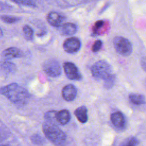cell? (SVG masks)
I'll use <instances>...</instances> for the list:
<instances>
[{"mask_svg": "<svg viewBox=\"0 0 146 146\" xmlns=\"http://www.w3.org/2000/svg\"><path fill=\"white\" fill-rule=\"evenodd\" d=\"M63 67L68 79L72 80H80L82 79V74L74 63L66 62L63 63Z\"/></svg>", "mask_w": 146, "mask_h": 146, "instance_id": "8992f818", "label": "cell"}, {"mask_svg": "<svg viewBox=\"0 0 146 146\" xmlns=\"http://www.w3.org/2000/svg\"><path fill=\"white\" fill-rule=\"evenodd\" d=\"M57 111H47L45 114H44V118L46 119V121L54 123L57 125L58 123L56 121V114Z\"/></svg>", "mask_w": 146, "mask_h": 146, "instance_id": "ac0fdd59", "label": "cell"}, {"mask_svg": "<svg viewBox=\"0 0 146 146\" xmlns=\"http://www.w3.org/2000/svg\"><path fill=\"white\" fill-rule=\"evenodd\" d=\"M102 46V40H96L94 42V44H93V46L92 47V51L93 52H96L99 51L100 50Z\"/></svg>", "mask_w": 146, "mask_h": 146, "instance_id": "603a6c76", "label": "cell"}, {"mask_svg": "<svg viewBox=\"0 0 146 146\" xmlns=\"http://www.w3.org/2000/svg\"><path fill=\"white\" fill-rule=\"evenodd\" d=\"M74 114L78 121L80 123H85L87 121L88 114L86 107L82 106L77 108L74 112Z\"/></svg>", "mask_w": 146, "mask_h": 146, "instance_id": "5bb4252c", "label": "cell"}, {"mask_svg": "<svg viewBox=\"0 0 146 146\" xmlns=\"http://www.w3.org/2000/svg\"><path fill=\"white\" fill-rule=\"evenodd\" d=\"M113 43L115 50L120 55L128 56L131 54L133 50L132 45L128 39L117 36L113 38Z\"/></svg>", "mask_w": 146, "mask_h": 146, "instance_id": "277c9868", "label": "cell"}, {"mask_svg": "<svg viewBox=\"0 0 146 146\" xmlns=\"http://www.w3.org/2000/svg\"><path fill=\"white\" fill-rule=\"evenodd\" d=\"M0 94L15 104L24 105L30 99L27 90L17 83H13L0 88Z\"/></svg>", "mask_w": 146, "mask_h": 146, "instance_id": "6da1fadb", "label": "cell"}, {"mask_svg": "<svg viewBox=\"0 0 146 146\" xmlns=\"http://www.w3.org/2000/svg\"><path fill=\"white\" fill-rule=\"evenodd\" d=\"M111 121L113 126L120 130H123L126 127L125 117L120 111L115 112L111 115Z\"/></svg>", "mask_w": 146, "mask_h": 146, "instance_id": "ba28073f", "label": "cell"}, {"mask_svg": "<svg viewBox=\"0 0 146 146\" xmlns=\"http://www.w3.org/2000/svg\"><path fill=\"white\" fill-rule=\"evenodd\" d=\"M2 35H3V32H2V29L0 27V37H1L2 36Z\"/></svg>", "mask_w": 146, "mask_h": 146, "instance_id": "4316f807", "label": "cell"}, {"mask_svg": "<svg viewBox=\"0 0 146 146\" xmlns=\"http://www.w3.org/2000/svg\"><path fill=\"white\" fill-rule=\"evenodd\" d=\"M129 99L130 102L135 105H141L146 103L145 96L140 94L132 93L129 95Z\"/></svg>", "mask_w": 146, "mask_h": 146, "instance_id": "9a60e30c", "label": "cell"}, {"mask_svg": "<svg viewBox=\"0 0 146 146\" xmlns=\"http://www.w3.org/2000/svg\"><path fill=\"white\" fill-rule=\"evenodd\" d=\"M42 130L46 137L55 146H64L66 142V135L55 124L45 121Z\"/></svg>", "mask_w": 146, "mask_h": 146, "instance_id": "7a4b0ae2", "label": "cell"}, {"mask_svg": "<svg viewBox=\"0 0 146 146\" xmlns=\"http://www.w3.org/2000/svg\"><path fill=\"white\" fill-rule=\"evenodd\" d=\"M59 32L63 35L71 36L76 33L77 31L76 26L72 23H65L58 27Z\"/></svg>", "mask_w": 146, "mask_h": 146, "instance_id": "8fae6325", "label": "cell"}, {"mask_svg": "<svg viewBox=\"0 0 146 146\" xmlns=\"http://www.w3.org/2000/svg\"><path fill=\"white\" fill-rule=\"evenodd\" d=\"M139 144V140L134 137L130 136L124 139L119 145V146H137Z\"/></svg>", "mask_w": 146, "mask_h": 146, "instance_id": "2e32d148", "label": "cell"}, {"mask_svg": "<svg viewBox=\"0 0 146 146\" xmlns=\"http://www.w3.org/2000/svg\"><path fill=\"white\" fill-rule=\"evenodd\" d=\"M13 2L25 6H34L33 2L31 0H12Z\"/></svg>", "mask_w": 146, "mask_h": 146, "instance_id": "cb8c5ba5", "label": "cell"}, {"mask_svg": "<svg viewBox=\"0 0 146 146\" xmlns=\"http://www.w3.org/2000/svg\"><path fill=\"white\" fill-rule=\"evenodd\" d=\"M104 25V21L102 20H99L98 21H96L95 23V26H94V31L95 34H97L98 30L99 29H100V27H102Z\"/></svg>", "mask_w": 146, "mask_h": 146, "instance_id": "d4e9b609", "label": "cell"}, {"mask_svg": "<svg viewBox=\"0 0 146 146\" xmlns=\"http://www.w3.org/2000/svg\"><path fill=\"white\" fill-rule=\"evenodd\" d=\"M31 142L35 145H42L43 143L44 140L42 136L38 134H34L31 137Z\"/></svg>", "mask_w": 146, "mask_h": 146, "instance_id": "7402d4cb", "label": "cell"}, {"mask_svg": "<svg viewBox=\"0 0 146 146\" xmlns=\"http://www.w3.org/2000/svg\"><path fill=\"white\" fill-rule=\"evenodd\" d=\"M140 65L143 70L146 72V56H143L140 59Z\"/></svg>", "mask_w": 146, "mask_h": 146, "instance_id": "484cf974", "label": "cell"}, {"mask_svg": "<svg viewBox=\"0 0 146 146\" xmlns=\"http://www.w3.org/2000/svg\"><path fill=\"white\" fill-rule=\"evenodd\" d=\"M104 80V87L107 89L111 88L115 84L116 80V76L113 74H111L107 76Z\"/></svg>", "mask_w": 146, "mask_h": 146, "instance_id": "e0dca14e", "label": "cell"}, {"mask_svg": "<svg viewBox=\"0 0 146 146\" xmlns=\"http://www.w3.org/2000/svg\"><path fill=\"white\" fill-rule=\"evenodd\" d=\"M2 66L6 71L10 72L15 71V70H16L15 65L13 63L10 62L9 61H7V60L2 62Z\"/></svg>", "mask_w": 146, "mask_h": 146, "instance_id": "44dd1931", "label": "cell"}, {"mask_svg": "<svg viewBox=\"0 0 146 146\" xmlns=\"http://www.w3.org/2000/svg\"><path fill=\"white\" fill-rule=\"evenodd\" d=\"M23 33L25 38L28 40H31L34 37V31L29 25H25L23 27Z\"/></svg>", "mask_w": 146, "mask_h": 146, "instance_id": "d6986e66", "label": "cell"}, {"mask_svg": "<svg viewBox=\"0 0 146 146\" xmlns=\"http://www.w3.org/2000/svg\"><path fill=\"white\" fill-rule=\"evenodd\" d=\"M47 21L51 26L58 27L62 25L63 17L61 14L57 12L51 11L48 14L47 16Z\"/></svg>", "mask_w": 146, "mask_h": 146, "instance_id": "30bf717a", "label": "cell"}, {"mask_svg": "<svg viewBox=\"0 0 146 146\" xmlns=\"http://www.w3.org/2000/svg\"><path fill=\"white\" fill-rule=\"evenodd\" d=\"M62 95L63 98L67 102L73 101L77 95V90L72 84L66 85L62 89Z\"/></svg>", "mask_w": 146, "mask_h": 146, "instance_id": "9c48e42d", "label": "cell"}, {"mask_svg": "<svg viewBox=\"0 0 146 146\" xmlns=\"http://www.w3.org/2000/svg\"><path fill=\"white\" fill-rule=\"evenodd\" d=\"M91 71L95 78L104 80L112 74V68L107 62L100 60L96 62L92 66Z\"/></svg>", "mask_w": 146, "mask_h": 146, "instance_id": "3957f363", "label": "cell"}, {"mask_svg": "<svg viewBox=\"0 0 146 146\" xmlns=\"http://www.w3.org/2000/svg\"><path fill=\"white\" fill-rule=\"evenodd\" d=\"M42 68L45 74L52 78L58 77L62 73L60 64L54 59L46 60L43 63Z\"/></svg>", "mask_w": 146, "mask_h": 146, "instance_id": "5b68a950", "label": "cell"}, {"mask_svg": "<svg viewBox=\"0 0 146 146\" xmlns=\"http://www.w3.org/2000/svg\"><path fill=\"white\" fill-rule=\"evenodd\" d=\"M2 55L6 59L19 58L22 56L23 52L19 48L11 47L4 50L2 52Z\"/></svg>", "mask_w": 146, "mask_h": 146, "instance_id": "7c38bea8", "label": "cell"}, {"mask_svg": "<svg viewBox=\"0 0 146 146\" xmlns=\"http://www.w3.org/2000/svg\"><path fill=\"white\" fill-rule=\"evenodd\" d=\"M81 47V42L76 37H71L66 39L63 44L64 50L69 54L78 52Z\"/></svg>", "mask_w": 146, "mask_h": 146, "instance_id": "52a82bcc", "label": "cell"}, {"mask_svg": "<svg viewBox=\"0 0 146 146\" xmlns=\"http://www.w3.org/2000/svg\"><path fill=\"white\" fill-rule=\"evenodd\" d=\"M1 19L5 23L8 24L14 23L20 20V18L14 16H10V15H2L0 17Z\"/></svg>", "mask_w": 146, "mask_h": 146, "instance_id": "ffe728a7", "label": "cell"}, {"mask_svg": "<svg viewBox=\"0 0 146 146\" xmlns=\"http://www.w3.org/2000/svg\"><path fill=\"white\" fill-rule=\"evenodd\" d=\"M0 146H7V145H0Z\"/></svg>", "mask_w": 146, "mask_h": 146, "instance_id": "83f0119b", "label": "cell"}, {"mask_svg": "<svg viewBox=\"0 0 146 146\" xmlns=\"http://www.w3.org/2000/svg\"><path fill=\"white\" fill-rule=\"evenodd\" d=\"M70 119L71 115L68 110L64 109L57 111L56 114V119L58 124L66 125L70 121Z\"/></svg>", "mask_w": 146, "mask_h": 146, "instance_id": "4fadbf2b", "label": "cell"}]
</instances>
